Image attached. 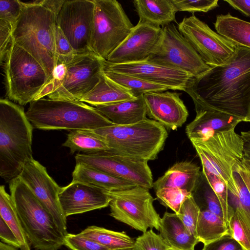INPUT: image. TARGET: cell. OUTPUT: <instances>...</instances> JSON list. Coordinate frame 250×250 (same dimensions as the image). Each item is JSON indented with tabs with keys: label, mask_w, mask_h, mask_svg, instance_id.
I'll use <instances>...</instances> for the list:
<instances>
[{
	"label": "cell",
	"mask_w": 250,
	"mask_h": 250,
	"mask_svg": "<svg viewBox=\"0 0 250 250\" xmlns=\"http://www.w3.org/2000/svg\"><path fill=\"white\" fill-rule=\"evenodd\" d=\"M185 92L194 105L247 122L250 115V49L238 46L226 63L189 81Z\"/></svg>",
	"instance_id": "6da1fadb"
},
{
	"label": "cell",
	"mask_w": 250,
	"mask_h": 250,
	"mask_svg": "<svg viewBox=\"0 0 250 250\" xmlns=\"http://www.w3.org/2000/svg\"><path fill=\"white\" fill-rule=\"evenodd\" d=\"M42 0L22 2L24 7L16 22L12 39L32 56L45 69L48 83L41 94L50 92L53 73L57 64L55 31L57 15L41 5Z\"/></svg>",
	"instance_id": "7a4b0ae2"
},
{
	"label": "cell",
	"mask_w": 250,
	"mask_h": 250,
	"mask_svg": "<svg viewBox=\"0 0 250 250\" xmlns=\"http://www.w3.org/2000/svg\"><path fill=\"white\" fill-rule=\"evenodd\" d=\"M33 126L23 108L6 99L0 100V176L6 183L19 177L33 159Z\"/></svg>",
	"instance_id": "3957f363"
},
{
	"label": "cell",
	"mask_w": 250,
	"mask_h": 250,
	"mask_svg": "<svg viewBox=\"0 0 250 250\" xmlns=\"http://www.w3.org/2000/svg\"><path fill=\"white\" fill-rule=\"evenodd\" d=\"M25 113L33 126L42 130L95 129L115 125L95 107L79 101L42 98L30 103Z\"/></svg>",
	"instance_id": "277c9868"
},
{
	"label": "cell",
	"mask_w": 250,
	"mask_h": 250,
	"mask_svg": "<svg viewBox=\"0 0 250 250\" xmlns=\"http://www.w3.org/2000/svg\"><path fill=\"white\" fill-rule=\"evenodd\" d=\"M10 195L30 244L37 250H57L64 243L50 212L18 177L9 183Z\"/></svg>",
	"instance_id": "5b68a950"
},
{
	"label": "cell",
	"mask_w": 250,
	"mask_h": 250,
	"mask_svg": "<svg viewBox=\"0 0 250 250\" xmlns=\"http://www.w3.org/2000/svg\"><path fill=\"white\" fill-rule=\"evenodd\" d=\"M120 153L147 161L157 158L167 137V132L158 122L148 118L127 125L89 129Z\"/></svg>",
	"instance_id": "8992f818"
},
{
	"label": "cell",
	"mask_w": 250,
	"mask_h": 250,
	"mask_svg": "<svg viewBox=\"0 0 250 250\" xmlns=\"http://www.w3.org/2000/svg\"><path fill=\"white\" fill-rule=\"evenodd\" d=\"M6 96L21 105L38 100L48 83L42 65L12 39L4 58Z\"/></svg>",
	"instance_id": "52a82bcc"
},
{
	"label": "cell",
	"mask_w": 250,
	"mask_h": 250,
	"mask_svg": "<svg viewBox=\"0 0 250 250\" xmlns=\"http://www.w3.org/2000/svg\"><path fill=\"white\" fill-rule=\"evenodd\" d=\"M91 49L106 61L134 27L122 6L116 0H94Z\"/></svg>",
	"instance_id": "ba28073f"
},
{
	"label": "cell",
	"mask_w": 250,
	"mask_h": 250,
	"mask_svg": "<svg viewBox=\"0 0 250 250\" xmlns=\"http://www.w3.org/2000/svg\"><path fill=\"white\" fill-rule=\"evenodd\" d=\"M202 169L212 173L226 184L243 159V142L234 129L216 133L205 140L190 139Z\"/></svg>",
	"instance_id": "9c48e42d"
},
{
	"label": "cell",
	"mask_w": 250,
	"mask_h": 250,
	"mask_svg": "<svg viewBox=\"0 0 250 250\" xmlns=\"http://www.w3.org/2000/svg\"><path fill=\"white\" fill-rule=\"evenodd\" d=\"M149 189L136 186L109 191L110 215L133 229L145 232L148 229L159 230L161 218L153 206L154 199Z\"/></svg>",
	"instance_id": "30bf717a"
},
{
	"label": "cell",
	"mask_w": 250,
	"mask_h": 250,
	"mask_svg": "<svg viewBox=\"0 0 250 250\" xmlns=\"http://www.w3.org/2000/svg\"><path fill=\"white\" fill-rule=\"evenodd\" d=\"M146 61L183 71L192 77L210 68L173 23L163 27L160 42Z\"/></svg>",
	"instance_id": "8fae6325"
},
{
	"label": "cell",
	"mask_w": 250,
	"mask_h": 250,
	"mask_svg": "<svg viewBox=\"0 0 250 250\" xmlns=\"http://www.w3.org/2000/svg\"><path fill=\"white\" fill-rule=\"evenodd\" d=\"M104 60L92 52L76 54L65 63V75L49 99L80 101L99 83Z\"/></svg>",
	"instance_id": "7c38bea8"
},
{
	"label": "cell",
	"mask_w": 250,
	"mask_h": 250,
	"mask_svg": "<svg viewBox=\"0 0 250 250\" xmlns=\"http://www.w3.org/2000/svg\"><path fill=\"white\" fill-rule=\"evenodd\" d=\"M76 164L96 169L150 189L153 187L151 170L147 161L133 158L113 149L98 153H77Z\"/></svg>",
	"instance_id": "4fadbf2b"
},
{
	"label": "cell",
	"mask_w": 250,
	"mask_h": 250,
	"mask_svg": "<svg viewBox=\"0 0 250 250\" xmlns=\"http://www.w3.org/2000/svg\"><path fill=\"white\" fill-rule=\"evenodd\" d=\"M179 31L210 67L222 65L235 54L238 46L212 30L194 14L178 24Z\"/></svg>",
	"instance_id": "5bb4252c"
},
{
	"label": "cell",
	"mask_w": 250,
	"mask_h": 250,
	"mask_svg": "<svg viewBox=\"0 0 250 250\" xmlns=\"http://www.w3.org/2000/svg\"><path fill=\"white\" fill-rule=\"evenodd\" d=\"M94 7V0H66L57 17V25L76 54L92 52Z\"/></svg>",
	"instance_id": "9a60e30c"
},
{
	"label": "cell",
	"mask_w": 250,
	"mask_h": 250,
	"mask_svg": "<svg viewBox=\"0 0 250 250\" xmlns=\"http://www.w3.org/2000/svg\"><path fill=\"white\" fill-rule=\"evenodd\" d=\"M19 177L50 212L60 230L64 236L66 235L67 217L62 209L59 199L62 187L49 175L46 168L34 159L25 164Z\"/></svg>",
	"instance_id": "2e32d148"
},
{
	"label": "cell",
	"mask_w": 250,
	"mask_h": 250,
	"mask_svg": "<svg viewBox=\"0 0 250 250\" xmlns=\"http://www.w3.org/2000/svg\"><path fill=\"white\" fill-rule=\"evenodd\" d=\"M162 34L163 27L138 22L106 61L113 63L146 61L159 45Z\"/></svg>",
	"instance_id": "e0dca14e"
},
{
	"label": "cell",
	"mask_w": 250,
	"mask_h": 250,
	"mask_svg": "<svg viewBox=\"0 0 250 250\" xmlns=\"http://www.w3.org/2000/svg\"><path fill=\"white\" fill-rule=\"evenodd\" d=\"M104 71L128 75L169 89L184 91L192 77L183 71L147 61L113 63L105 61Z\"/></svg>",
	"instance_id": "ac0fdd59"
},
{
	"label": "cell",
	"mask_w": 250,
	"mask_h": 250,
	"mask_svg": "<svg viewBox=\"0 0 250 250\" xmlns=\"http://www.w3.org/2000/svg\"><path fill=\"white\" fill-rule=\"evenodd\" d=\"M62 209L67 217L109 206L111 197L107 190L84 183L71 182L59 194Z\"/></svg>",
	"instance_id": "d6986e66"
},
{
	"label": "cell",
	"mask_w": 250,
	"mask_h": 250,
	"mask_svg": "<svg viewBox=\"0 0 250 250\" xmlns=\"http://www.w3.org/2000/svg\"><path fill=\"white\" fill-rule=\"evenodd\" d=\"M180 95L168 91L144 94L147 116L169 129L181 127L187 121L188 112Z\"/></svg>",
	"instance_id": "ffe728a7"
},
{
	"label": "cell",
	"mask_w": 250,
	"mask_h": 250,
	"mask_svg": "<svg viewBox=\"0 0 250 250\" xmlns=\"http://www.w3.org/2000/svg\"><path fill=\"white\" fill-rule=\"evenodd\" d=\"M196 116L187 125L186 133L189 140H205L214 134L232 129L242 122L226 113L195 105Z\"/></svg>",
	"instance_id": "44dd1931"
},
{
	"label": "cell",
	"mask_w": 250,
	"mask_h": 250,
	"mask_svg": "<svg viewBox=\"0 0 250 250\" xmlns=\"http://www.w3.org/2000/svg\"><path fill=\"white\" fill-rule=\"evenodd\" d=\"M202 172L196 164L188 161L179 162L171 167L153 183L156 191L165 188H176L193 194L199 188Z\"/></svg>",
	"instance_id": "7402d4cb"
},
{
	"label": "cell",
	"mask_w": 250,
	"mask_h": 250,
	"mask_svg": "<svg viewBox=\"0 0 250 250\" xmlns=\"http://www.w3.org/2000/svg\"><path fill=\"white\" fill-rule=\"evenodd\" d=\"M95 107L115 125H127L147 118L143 95L134 99Z\"/></svg>",
	"instance_id": "603a6c76"
},
{
	"label": "cell",
	"mask_w": 250,
	"mask_h": 250,
	"mask_svg": "<svg viewBox=\"0 0 250 250\" xmlns=\"http://www.w3.org/2000/svg\"><path fill=\"white\" fill-rule=\"evenodd\" d=\"M133 3L139 23L163 27L175 21L177 11L172 0H136Z\"/></svg>",
	"instance_id": "cb8c5ba5"
},
{
	"label": "cell",
	"mask_w": 250,
	"mask_h": 250,
	"mask_svg": "<svg viewBox=\"0 0 250 250\" xmlns=\"http://www.w3.org/2000/svg\"><path fill=\"white\" fill-rule=\"evenodd\" d=\"M159 234L169 248L180 250H195L199 241L187 229L184 224L174 213L166 212L161 219Z\"/></svg>",
	"instance_id": "d4e9b609"
},
{
	"label": "cell",
	"mask_w": 250,
	"mask_h": 250,
	"mask_svg": "<svg viewBox=\"0 0 250 250\" xmlns=\"http://www.w3.org/2000/svg\"><path fill=\"white\" fill-rule=\"evenodd\" d=\"M136 98L127 89L107 78L103 72L97 85L80 101L96 107Z\"/></svg>",
	"instance_id": "484cf974"
},
{
	"label": "cell",
	"mask_w": 250,
	"mask_h": 250,
	"mask_svg": "<svg viewBox=\"0 0 250 250\" xmlns=\"http://www.w3.org/2000/svg\"><path fill=\"white\" fill-rule=\"evenodd\" d=\"M72 182H77L112 191L136 186L134 184L96 169L76 164L72 172Z\"/></svg>",
	"instance_id": "4316f807"
},
{
	"label": "cell",
	"mask_w": 250,
	"mask_h": 250,
	"mask_svg": "<svg viewBox=\"0 0 250 250\" xmlns=\"http://www.w3.org/2000/svg\"><path fill=\"white\" fill-rule=\"evenodd\" d=\"M214 25L223 37L237 46L250 49V22L228 13L217 15Z\"/></svg>",
	"instance_id": "83f0119b"
},
{
	"label": "cell",
	"mask_w": 250,
	"mask_h": 250,
	"mask_svg": "<svg viewBox=\"0 0 250 250\" xmlns=\"http://www.w3.org/2000/svg\"><path fill=\"white\" fill-rule=\"evenodd\" d=\"M62 146L69 148L71 154L82 152L93 154L110 149L104 141L89 129L71 131Z\"/></svg>",
	"instance_id": "f1b7e54d"
},
{
	"label": "cell",
	"mask_w": 250,
	"mask_h": 250,
	"mask_svg": "<svg viewBox=\"0 0 250 250\" xmlns=\"http://www.w3.org/2000/svg\"><path fill=\"white\" fill-rule=\"evenodd\" d=\"M229 234L223 218L208 210L200 211L196 227V237L204 245Z\"/></svg>",
	"instance_id": "f546056e"
},
{
	"label": "cell",
	"mask_w": 250,
	"mask_h": 250,
	"mask_svg": "<svg viewBox=\"0 0 250 250\" xmlns=\"http://www.w3.org/2000/svg\"><path fill=\"white\" fill-rule=\"evenodd\" d=\"M79 234L91 239L110 250L132 248L135 240L125 232H118L96 226H88Z\"/></svg>",
	"instance_id": "4dcf8cb0"
},
{
	"label": "cell",
	"mask_w": 250,
	"mask_h": 250,
	"mask_svg": "<svg viewBox=\"0 0 250 250\" xmlns=\"http://www.w3.org/2000/svg\"><path fill=\"white\" fill-rule=\"evenodd\" d=\"M0 216L11 229L20 245L21 250H31L30 244L24 232L10 194L5 187H0Z\"/></svg>",
	"instance_id": "1f68e13d"
},
{
	"label": "cell",
	"mask_w": 250,
	"mask_h": 250,
	"mask_svg": "<svg viewBox=\"0 0 250 250\" xmlns=\"http://www.w3.org/2000/svg\"><path fill=\"white\" fill-rule=\"evenodd\" d=\"M104 73L107 78L127 89L135 97L148 92L169 90L165 86L128 75L111 71H104Z\"/></svg>",
	"instance_id": "d6a6232c"
},
{
	"label": "cell",
	"mask_w": 250,
	"mask_h": 250,
	"mask_svg": "<svg viewBox=\"0 0 250 250\" xmlns=\"http://www.w3.org/2000/svg\"><path fill=\"white\" fill-rule=\"evenodd\" d=\"M234 202V209L241 211L250 223V192L239 173L234 171L226 184Z\"/></svg>",
	"instance_id": "836d02e7"
},
{
	"label": "cell",
	"mask_w": 250,
	"mask_h": 250,
	"mask_svg": "<svg viewBox=\"0 0 250 250\" xmlns=\"http://www.w3.org/2000/svg\"><path fill=\"white\" fill-rule=\"evenodd\" d=\"M202 173L216 195L221 206L225 223L228 227L234 209L229 203L228 189L226 184L215 175L202 169Z\"/></svg>",
	"instance_id": "e575fe53"
},
{
	"label": "cell",
	"mask_w": 250,
	"mask_h": 250,
	"mask_svg": "<svg viewBox=\"0 0 250 250\" xmlns=\"http://www.w3.org/2000/svg\"><path fill=\"white\" fill-rule=\"evenodd\" d=\"M234 209L228 225L229 234L245 250H250V223L241 211Z\"/></svg>",
	"instance_id": "d590c367"
},
{
	"label": "cell",
	"mask_w": 250,
	"mask_h": 250,
	"mask_svg": "<svg viewBox=\"0 0 250 250\" xmlns=\"http://www.w3.org/2000/svg\"><path fill=\"white\" fill-rule=\"evenodd\" d=\"M155 191L157 198L166 207L177 214L183 203L193 194L176 188H165Z\"/></svg>",
	"instance_id": "8d00e7d4"
},
{
	"label": "cell",
	"mask_w": 250,
	"mask_h": 250,
	"mask_svg": "<svg viewBox=\"0 0 250 250\" xmlns=\"http://www.w3.org/2000/svg\"><path fill=\"white\" fill-rule=\"evenodd\" d=\"M200 211L192 194L183 203L177 214L188 231L196 237V227Z\"/></svg>",
	"instance_id": "74e56055"
},
{
	"label": "cell",
	"mask_w": 250,
	"mask_h": 250,
	"mask_svg": "<svg viewBox=\"0 0 250 250\" xmlns=\"http://www.w3.org/2000/svg\"><path fill=\"white\" fill-rule=\"evenodd\" d=\"M134 250H167L169 247L160 234L150 229L135 240Z\"/></svg>",
	"instance_id": "f35d334b"
},
{
	"label": "cell",
	"mask_w": 250,
	"mask_h": 250,
	"mask_svg": "<svg viewBox=\"0 0 250 250\" xmlns=\"http://www.w3.org/2000/svg\"><path fill=\"white\" fill-rule=\"evenodd\" d=\"M193 196L201 210H208L223 218L222 209L220 202L208 182L207 186L204 188L202 196L193 195Z\"/></svg>",
	"instance_id": "ab89813d"
},
{
	"label": "cell",
	"mask_w": 250,
	"mask_h": 250,
	"mask_svg": "<svg viewBox=\"0 0 250 250\" xmlns=\"http://www.w3.org/2000/svg\"><path fill=\"white\" fill-rule=\"evenodd\" d=\"M177 12H208L218 6V0H172Z\"/></svg>",
	"instance_id": "60d3db41"
},
{
	"label": "cell",
	"mask_w": 250,
	"mask_h": 250,
	"mask_svg": "<svg viewBox=\"0 0 250 250\" xmlns=\"http://www.w3.org/2000/svg\"><path fill=\"white\" fill-rule=\"evenodd\" d=\"M64 245L71 250H110L106 247L78 234L67 233Z\"/></svg>",
	"instance_id": "b9f144b4"
},
{
	"label": "cell",
	"mask_w": 250,
	"mask_h": 250,
	"mask_svg": "<svg viewBox=\"0 0 250 250\" xmlns=\"http://www.w3.org/2000/svg\"><path fill=\"white\" fill-rule=\"evenodd\" d=\"M55 48L57 63L65 64L76 55L69 41L57 24L55 31Z\"/></svg>",
	"instance_id": "7bdbcfd3"
},
{
	"label": "cell",
	"mask_w": 250,
	"mask_h": 250,
	"mask_svg": "<svg viewBox=\"0 0 250 250\" xmlns=\"http://www.w3.org/2000/svg\"><path fill=\"white\" fill-rule=\"evenodd\" d=\"M24 5L18 0H0V20L15 25L19 19Z\"/></svg>",
	"instance_id": "ee69618b"
},
{
	"label": "cell",
	"mask_w": 250,
	"mask_h": 250,
	"mask_svg": "<svg viewBox=\"0 0 250 250\" xmlns=\"http://www.w3.org/2000/svg\"><path fill=\"white\" fill-rule=\"evenodd\" d=\"M202 250H245L229 234L205 245Z\"/></svg>",
	"instance_id": "f6af8a7d"
},
{
	"label": "cell",
	"mask_w": 250,
	"mask_h": 250,
	"mask_svg": "<svg viewBox=\"0 0 250 250\" xmlns=\"http://www.w3.org/2000/svg\"><path fill=\"white\" fill-rule=\"evenodd\" d=\"M14 24L0 20V59L4 60L6 52L12 39Z\"/></svg>",
	"instance_id": "bcb514c9"
},
{
	"label": "cell",
	"mask_w": 250,
	"mask_h": 250,
	"mask_svg": "<svg viewBox=\"0 0 250 250\" xmlns=\"http://www.w3.org/2000/svg\"><path fill=\"white\" fill-rule=\"evenodd\" d=\"M0 238L4 243L20 249V245L15 234L5 221L0 217Z\"/></svg>",
	"instance_id": "7dc6e473"
},
{
	"label": "cell",
	"mask_w": 250,
	"mask_h": 250,
	"mask_svg": "<svg viewBox=\"0 0 250 250\" xmlns=\"http://www.w3.org/2000/svg\"><path fill=\"white\" fill-rule=\"evenodd\" d=\"M224 1L245 16L250 17V0H226Z\"/></svg>",
	"instance_id": "c3c4849f"
},
{
	"label": "cell",
	"mask_w": 250,
	"mask_h": 250,
	"mask_svg": "<svg viewBox=\"0 0 250 250\" xmlns=\"http://www.w3.org/2000/svg\"><path fill=\"white\" fill-rule=\"evenodd\" d=\"M235 170L239 173L250 192V163L243 159Z\"/></svg>",
	"instance_id": "681fc988"
},
{
	"label": "cell",
	"mask_w": 250,
	"mask_h": 250,
	"mask_svg": "<svg viewBox=\"0 0 250 250\" xmlns=\"http://www.w3.org/2000/svg\"><path fill=\"white\" fill-rule=\"evenodd\" d=\"M243 142V160L250 163V130L241 132Z\"/></svg>",
	"instance_id": "f907efd6"
},
{
	"label": "cell",
	"mask_w": 250,
	"mask_h": 250,
	"mask_svg": "<svg viewBox=\"0 0 250 250\" xmlns=\"http://www.w3.org/2000/svg\"><path fill=\"white\" fill-rule=\"evenodd\" d=\"M64 2V0H42L41 5L58 16Z\"/></svg>",
	"instance_id": "816d5d0a"
},
{
	"label": "cell",
	"mask_w": 250,
	"mask_h": 250,
	"mask_svg": "<svg viewBox=\"0 0 250 250\" xmlns=\"http://www.w3.org/2000/svg\"><path fill=\"white\" fill-rule=\"evenodd\" d=\"M16 248L2 242H0V250H17Z\"/></svg>",
	"instance_id": "f5cc1de1"
},
{
	"label": "cell",
	"mask_w": 250,
	"mask_h": 250,
	"mask_svg": "<svg viewBox=\"0 0 250 250\" xmlns=\"http://www.w3.org/2000/svg\"><path fill=\"white\" fill-rule=\"evenodd\" d=\"M115 250H134V248H125V249H118Z\"/></svg>",
	"instance_id": "db71d44e"
},
{
	"label": "cell",
	"mask_w": 250,
	"mask_h": 250,
	"mask_svg": "<svg viewBox=\"0 0 250 250\" xmlns=\"http://www.w3.org/2000/svg\"><path fill=\"white\" fill-rule=\"evenodd\" d=\"M167 250H178V249H174V248H168Z\"/></svg>",
	"instance_id": "11a10c76"
},
{
	"label": "cell",
	"mask_w": 250,
	"mask_h": 250,
	"mask_svg": "<svg viewBox=\"0 0 250 250\" xmlns=\"http://www.w3.org/2000/svg\"><path fill=\"white\" fill-rule=\"evenodd\" d=\"M247 122H250V115L249 118L248 119V120H247Z\"/></svg>",
	"instance_id": "9f6ffc18"
},
{
	"label": "cell",
	"mask_w": 250,
	"mask_h": 250,
	"mask_svg": "<svg viewBox=\"0 0 250 250\" xmlns=\"http://www.w3.org/2000/svg\"></svg>",
	"instance_id": "6f0895ef"
}]
</instances>
